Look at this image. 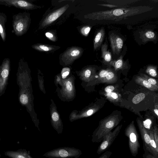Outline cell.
Segmentation results:
<instances>
[{
  "instance_id": "10",
  "label": "cell",
  "mask_w": 158,
  "mask_h": 158,
  "mask_svg": "<svg viewBox=\"0 0 158 158\" xmlns=\"http://www.w3.org/2000/svg\"><path fill=\"white\" fill-rule=\"evenodd\" d=\"M109 38L113 53L118 55L121 52L123 46V39L119 36L114 33L110 35Z\"/></svg>"
},
{
  "instance_id": "18",
  "label": "cell",
  "mask_w": 158,
  "mask_h": 158,
  "mask_svg": "<svg viewBox=\"0 0 158 158\" xmlns=\"http://www.w3.org/2000/svg\"><path fill=\"white\" fill-rule=\"evenodd\" d=\"M155 33L151 30H147L144 31L142 34L141 38L143 41L147 42L149 41H153L156 38Z\"/></svg>"
},
{
  "instance_id": "2",
  "label": "cell",
  "mask_w": 158,
  "mask_h": 158,
  "mask_svg": "<svg viewBox=\"0 0 158 158\" xmlns=\"http://www.w3.org/2000/svg\"><path fill=\"white\" fill-rule=\"evenodd\" d=\"M122 119L121 114L113 112L108 117L101 120L99 126L92 135V141L94 143H100L104 136L118 125Z\"/></svg>"
},
{
  "instance_id": "32",
  "label": "cell",
  "mask_w": 158,
  "mask_h": 158,
  "mask_svg": "<svg viewBox=\"0 0 158 158\" xmlns=\"http://www.w3.org/2000/svg\"><path fill=\"white\" fill-rule=\"evenodd\" d=\"M114 89V87L112 85H109L106 87L105 89V91L107 93L112 92Z\"/></svg>"
},
{
  "instance_id": "31",
  "label": "cell",
  "mask_w": 158,
  "mask_h": 158,
  "mask_svg": "<svg viewBox=\"0 0 158 158\" xmlns=\"http://www.w3.org/2000/svg\"><path fill=\"white\" fill-rule=\"evenodd\" d=\"M90 30V27H84L81 30L82 34L85 35H87Z\"/></svg>"
},
{
  "instance_id": "9",
  "label": "cell",
  "mask_w": 158,
  "mask_h": 158,
  "mask_svg": "<svg viewBox=\"0 0 158 158\" xmlns=\"http://www.w3.org/2000/svg\"><path fill=\"white\" fill-rule=\"evenodd\" d=\"M136 121L143 142V149L144 151H147L151 154L150 137L147 129L139 118H137Z\"/></svg>"
},
{
  "instance_id": "22",
  "label": "cell",
  "mask_w": 158,
  "mask_h": 158,
  "mask_svg": "<svg viewBox=\"0 0 158 158\" xmlns=\"http://www.w3.org/2000/svg\"><path fill=\"white\" fill-rule=\"evenodd\" d=\"M156 68V66L149 65L147 67L146 70V72L149 75L155 77L157 76Z\"/></svg>"
},
{
  "instance_id": "40",
  "label": "cell",
  "mask_w": 158,
  "mask_h": 158,
  "mask_svg": "<svg viewBox=\"0 0 158 158\" xmlns=\"http://www.w3.org/2000/svg\"><path fill=\"white\" fill-rule=\"evenodd\" d=\"M157 106L156 108H155L154 110V112L155 113V114L156 115L157 117H158V109H157Z\"/></svg>"
},
{
  "instance_id": "25",
  "label": "cell",
  "mask_w": 158,
  "mask_h": 158,
  "mask_svg": "<svg viewBox=\"0 0 158 158\" xmlns=\"http://www.w3.org/2000/svg\"><path fill=\"white\" fill-rule=\"evenodd\" d=\"M145 97V95L144 94H139L134 97L132 99V102L134 103H138L143 100Z\"/></svg>"
},
{
  "instance_id": "41",
  "label": "cell",
  "mask_w": 158,
  "mask_h": 158,
  "mask_svg": "<svg viewBox=\"0 0 158 158\" xmlns=\"http://www.w3.org/2000/svg\"><path fill=\"white\" fill-rule=\"evenodd\" d=\"M149 156L151 158H156V157L154 156L153 155L151 154L150 153L149 154Z\"/></svg>"
},
{
  "instance_id": "5",
  "label": "cell",
  "mask_w": 158,
  "mask_h": 158,
  "mask_svg": "<svg viewBox=\"0 0 158 158\" xmlns=\"http://www.w3.org/2000/svg\"><path fill=\"white\" fill-rule=\"evenodd\" d=\"M81 151L74 148L64 147L50 151L43 156L49 158H77L81 154Z\"/></svg>"
},
{
  "instance_id": "28",
  "label": "cell",
  "mask_w": 158,
  "mask_h": 158,
  "mask_svg": "<svg viewBox=\"0 0 158 158\" xmlns=\"http://www.w3.org/2000/svg\"><path fill=\"white\" fill-rule=\"evenodd\" d=\"M109 70V69L106 70L103 69L101 70L99 74V77L101 80L104 79L106 77L108 72Z\"/></svg>"
},
{
  "instance_id": "21",
  "label": "cell",
  "mask_w": 158,
  "mask_h": 158,
  "mask_svg": "<svg viewBox=\"0 0 158 158\" xmlns=\"http://www.w3.org/2000/svg\"><path fill=\"white\" fill-rule=\"evenodd\" d=\"M32 48L34 49L43 51L47 52L53 49V48L44 45H34L32 46Z\"/></svg>"
},
{
  "instance_id": "11",
  "label": "cell",
  "mask_w": 158,
  "mask_h": 158,
  "mask_svg": "<svg viewBox=\"0 0 158 158\" xmlns=\"http://www.w3.org/2000/svg\"><path fill=\"white\" fill-rule=\"evenodd\" d=\"M68 6V5H65L49 14L42 22V27H44L54 22L65 12Z\"/></svg>"
},
{
  "instance_id": "12",
  "label": "cell",
  "mask_w": 158,
  "mask_h": 158,
  "mask_svg": "<svg viewBox=\"0 0 158 158\" xmlns=\"http://www.w3.org/2000/svg\"><path fill=\"white\" fill-rule=\"evenodd\" d=\"M82 49L78 47H72L67 50L63 55L62 58L66 61H71L80 56Z\"/></svg>"
},
{
  "instance_id": "39",
  "label": "cell",
  "mask_w": 158,
  "mask_h": 158,
  "mask_svg": "<svg viewBox=\"0 0 158 158\" xmlns=\"http://www.w3.org/2000/svg\"><path fill=\"white\" fill-rule=\"evenodd\" d=\"M45 35L48 38H52L53 36V34L50 32H47L45 33Z\"/></svg>"
},
{
  "instance_id": "34",
  "label": "cell",
  "mask_w": 158,
  "mask_h": 158,
  "mask_svg": "<svg viewBox=\"0 0 158 158\" xmlns=\"http://www.w3.org/2000/svg\"><path fill=\"white\" fill-rule=\"evenodd\" d=\"M66 87L68 90L71 91L73 89L72 83L70 81H68L66 83Z\"/></svg>"
},
{
  "instance_id": "3",
  "label": "cell",
  "mask_w": 158,
  "mask_h": 158,
  "mask_svg": "<svg viewBox=\"0 0 158 158\" xmlns=\"http://www.w3.org/2000/svg\"><path fill=\"white\" fill-rule=\"evenodd\" d=\"M29 13L19 12L12 16V33L18 36H21L27 31L30 23Z\"/></svg>"
},
{
  "instance_id": "17",
  "label": "cell",
  "mask_w": 158,
  "mask_h": 158,
  "mask_svg": "<svg viewBox=\"0 0 158 158\" xmlns=\"http://www.w3.org/2000/svg\"><path fill=\"white\" fill-rule=\"evenodd\" d=\"M135 81L136 83L143 86L151 90L156 91L158 90V87L152 85L140 76H137L135 78Z\"/></svg>"
},
{
  "instance_id": "15",
  "label": "cell",
  "mask_w": 158,
  "mask_h": 158,
  "mask_svg": "<svg viewBox=\"0 0 158 158\" xmlns=\"http://www.w3.org/2000/svg\"><path fill=\"white\" fill-rule=\"evenodd\" d=\"M102 57L104 62L108 64L112 60L111 53L108 50V45L104 44L101 47Z\"/></svg>"
},
{
  "instance_id": "36",
  "label": "cell",
  "mask_w": 158,
  "mask_h": 158,
  "mask_svg": "<svg viewBox=\"0 0 158 158\" xmlns=\"http://www.w3.org/2000/svg\"><path fill=\"white\" fill-rule=\"evenodd\" d=\"M69 71H62V72H63L62 73V76L63 78H65L68 75L69 73Z\"/></svg>"
},
{
  "instance_id": "8",
  "label": "cell",
  "mask_w": 158,
  "mask_h": 158,
  "mask_svg": "<svg viewBox=\"0 0 158 158\" xmlns=\"http://www.w3.org/2000/svg\"><path fill=\"white\" fill-rule=\"evenodd\" d=\"M8 7L14 6L17 8L32 10L35 8V6L27 1L23 0H0V6Z\"/></svg>"
},
{
  "instance_id": "27",
  "label": "cell",
  "mask_w": 158,
  "mask_h": 158,
  "mask_svg": "<svg viewBox=\"0 0 158 158\" xmlns=\"http://www.w3.org/2000/svg\"><path fill=\"white\" fill-rule=\"evenodd\" d=\"M106 95L107 98L112 100H116L118 98V94L116 93L112 92L110 93H107Z\"/></svg>"
},
{
  "instance_id": "16",
  "label": "cell",
  "mask_w": 158,
  "mask_h": 158,
  "mask_svg": "<svg viewBox=\"0 0 158 158\" xmlns=\"http://www.w3.org/2000/svg\"><path fill=\"white\" fill-rule=\"evenodd\" d=\"M150 137V148L151 153L155 157L158 158V149L157 148L154 139L152 129L150 130L147 129Z\"/></svg>"
},
{
  "instance_id": "13",
  "label": "cell",
  "mask_w": 158,
  "mask_h": 158,
  "mask_svg": "<svg viewBox=\"0 0 158 158\" xmlns=\"http://www.w3.org/2000/svg\"><path fill=\"white\" fill-rule=\"evenodd\" d=\"M7 21V17L5 14L0 12V35L3 42H5L6 38L5 24Z\"/></svg>"
},
{
  "instance_id": "29",
  "label": "cell",
  "mask_w": 158,
  "mask_h": 158,
  "mask_svg": "<svg viewBox=\"0 0 158 158\" xmlns=\"http://www.w3.org/2000/svg\"><path fill=\"white\" fill-rule=\"evenodd\" d=\"M112 154V152L109 151H106L98 158H109Z\"/></svg>"
},
{
  "instance_id": "30",
  "label": "cell",
  "mask_w": 158,
  "mask_h": 158,
  "mask_svg": "<svg viewBox=\"0 0 158 158\" xmlns=\"http://www.w3.org/2000/svg\"><path fill=\"white\" fill-rule=\"evenodd\" d=\"M99 5L102 6H104L105 7H108L110 8H117L118 7H119V6L114 4H99L98 5Z\"/></svg>"
},
{
  "instance_id": "35",
  "label": "cell",
  "mask_w": 158,
  "mask_h": 158,
  "mask_svg": "<svg viewBox=\"0 0 158 158\" xmlns=\"http://www.w3.org/2000/svg\"><path fill=\"white\" fill-rule=\"evenodd\" d=\"M91 74V71L89 69H86L85 72V76L86 78L89 77L90 76Z\"/></svg>"
},
{
  "instance_id": "20",
  "label": "cell",
  "mask_w": 158,
  "mask_h": 158,
  "mask_svg": "<svg viewBox=\"0 0 158 158\" xmlns=\"http://www.w3.org/2000/svg\"><path fill=\"white\" fill-rule=\"evenodd\" d=\"M116 80V76L114 73L110 69L109 70L106 77L102 80V82L111 83Z\"/></svg>"
},
{
  "instance_id": "33",
  "label": "cell",
  "mask_w": 158,
  "mask_h": 158,
  "mask_svg": "<svg viewBox=\"0 0 158 158\" xmlns=\"http://www.w3.org/2000/svg\"><path fill=\"white\" fill-rule=\"evenodd\" d=\"M52 118L54 121H58L59 119V117L57 113L56 112H54L52 115Z\"/></svg>"
},
{
  "instance_id": "6",
  "label": "cell",
  "mask_w": 158,
  "mask_h": 158,
  "mask_svg": "<svg viewBox=\"0 0 158 158\" xmlns=\"http://www.w3.org/2000/svg\"><path fill=\"white\" fill-rule=\"evenodd\" d=\"M10 71V60L9 58H5L0 65V97L5 93L8 83Z\"/></svg>"
},
{
  "instance_id": "38",
  "label": "cell",
  "mask_w": 158,
  "mask_h": 158,
  "mask_svg": "<svg viewBox=\"0 0 158 158\" xmlns=\"http://www.w3.org/2000/svg\"><path fill=\"white\" fill-rule=\"evenodd\" d=\"M94 109H90L86 113V114L88 116L90 115H92L94 112Z\"/></svg>"
},
{
  "instance_id": "23",
  "label": "cell",
  "mask_w": 158,
  "mask_h": 158,
  "mask_svg": "<svg viewBox=\"0 0 158 158\" xmlns=\"http://www.w3.org/2000/svg\"><path fill=\"white\" fill-rule=\"evenodd\" d=\"M140 76L146 80L152 85L158 87V83L156 80L151 78L148 75L144 74L141 73Z\"/></svg>"
},
{
  "instance_id": "7",
  "label": "cell",
  "mask_w": 158,
  "mask_h": 158,
  "mask_svg": "<svg viewBox=\"0 0 158 158\" xmlns=\"http://www.w3.org/2000/svg\"><path fill=\"white\" fill-rule=\"evenodd\" d=\"M122 126V124L118 126L113 131H110L104 136L97 151L98 154L106 151L109 148L119 134Z\"/></svg>"
},
{
  "instance_id": "4",
  "label": "cell",
  "mask_w": 158,
  "mask_h": 158,
  "mask_svg": "<svg viewBox=\"0 0 158 158\" xmlns=\"http://www.w3.org/2000/svg\"><path fill=\"white\" fill-rule=\"evenodd\" d=\"M125 135L128 139V146L130 152L134 156H136L140 147L139 135L135 126L134 121L127 127L125 130Z\"/></svg>"
},
{
  "instance_id": "19",
  "label": "cell",
  "mask_w": 158,
  "mask_h": 158,
  "mask_svg": "<svg viewBox=\"0 0 158 158\" xmlns=\"http://www.w3.org/2000/svg\"><path fill=\"white\" fill-rule=\"evenodd\" d=\"M123 58V56L121 55L116 60H112L109 64L113 66L115 70L123 69L126 65Z\"/></svg>"
},
{
  "instance_id": "14",
  "label": "cell",
  "mask_w": 158,
  "mask_h": 158,
  "mask_svg": "<svg viewBox=\"0 0 158 158\" xmlns=\"http://www.w3.org/2000/svg\"><path fill=\"white\" fill-rule=\"evenodd\" d=\"M105 35V30L101 28L97 32L94 41V49L96 50L100 47L104 40Z\"/></svg>"
},
{
  "instance_id": "26",
  "label": "cell",
  "mask_w": 158,
  "mask_h": 158,
  "mask_svg": "<svg viewBox=\"0 0 158 158\" xmlns=\"http://www.w3.org/2000/svg\"><path fill=\"white\" fill-rule=\"evenodd\" d=\"M153 135L157 148L158 149V128L156 125L154 126L152 129Z\"/></svg>"
},
{
  "instance_id": "24",
  "label": "cell",
  "mask_w": 158,
  "mask_h": 158,
  "mask_svg": "<svg viewBox=\"0 0 158 158\" xmlns=\"http://www.w3.org/2000/svg\"><path fill=\"white\" fill-rule=\"evenodd\" d=\"M8 154L9 156L14 158H29L27 154L13 152H10Z\"/></svg>"
},
{
  "instance_id": "37",
  "label": "cell",
  "mask_w": 158,
  "mask_h": 158,
  "mask_svg": "<svg viewBox=\"0 0 158 158\" xmlns=\"http://www.w3.org/2000/svg\"><path fill=\"white\" fill-rule=\"evenodd\" d=\"M149 153L147 151H145L143 155V158H151L149 155Z\"/></svg>"
},
{
  "instance_id": "1",
  "label": "cell",
  "mask_w": 158,
  "mask_h": 158,
  "mask_svg": "<svg viewBox=\"0 0 158 158\" xmlns=\"http://www.w3.org/2000/svg\"><path fill=\"white\" fill-rule=\"evenodd\" d=\"M152 10V8L147 6L119 7L106 10L94 12L87 15L86 18L93 20L118 21Z\"/></svg>"
}]
</instances>
